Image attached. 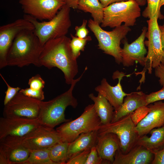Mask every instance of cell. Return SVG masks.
<instances>
[{
	"label": "cell",
	"mask_w": 164,
	"mask_h": 164,
	"mask_svg": "<svg viewBox=\"0 0 164 164\" xmlns=\"http://www.w3.org/2000/svg\"><path fill=\"white\" fill-rule=\"evenodd\" d=\"M147 5L142 13V15L149 19L156 17L158 19L164 18L162 14L159 5L160 0H146Z\"/></svg>",
	"instance_id": "83f0119b"
},
{
	"label": "cell",
	"mask_w": 164,
	"mask_h": 164,
	"mask_svg": "<svg viewBox=\"0 0 164 164\" xmlns=\"http://www.w3.org/2000/svg\"><path fill=\"white\" fill-rule=\"evenodd\" d=\"M29 87L36 90H43L45 85V82L40 75L37 74L32 77L28 81Z\"/></svg>",
	"instance_id": "e575fe53"
},
{
	"label": "cell",
	"mask_w": 164,
	"mask_h": 164,
	"mask_svg": "<svg viewBox=\"0 0 164 164\" xmlns=\"http://www.w3.org/2000/svg\"><path fill=\"white\" fill-rule=\"evenodd\" d=\"M43 47L33 30L22 31L16 36L8 51L7 66L22 67L32 64L40 67L39 60Z\"/></svg>",
	"instance_id": "7a4b0ae2"
},
{
	"label": "cell",
	"mask_w": 164,
	"mask_h": 164,
	"mask_svg": "<svg viewBox=\"0 0 164 164\" xmlns=\"http://www.w3.org/2000/svg\"><path fill=\"white\" fill-rule=\"evenodd\" d=\"M19 2L25 14L41 21L51 19L66 4L64 0H19Z\"/></svg>",
	"instance_id": "8fae6325"
},
{
	"label": "cell",
	"mask_w": 164,
	"mask_h": 164,
	"mask_svg": "<svg viewBox=\"0 0 164 164\" xmlns=\"http://www.w3.org/2000/svg\"><path fill=\"white\" fill-rule=\"evenodd\" d=\"M163 100H164V87L157 91L146 94V101L147 105L155 102Z\"/></svg>",
	"instance_id": "d590c367"
},
{
	"label": "cell",
	"mask_w": 164,
	"mask_h": 164,
	"mask_svg": "<svg viewBox=\"0 0 164 164\" xmlns=\"http://www.w3.org/2000/svg\"><path fill=\"white\" fill-rule=\"evenodd\" d=\"M153 153L154 158L152 164H164V148Z\"/></svg>",
	"instance_id": "f35d334b"
},
{
	"label": "cell",
	"mask_w": 164,
	"mask_h": 164,
	"mask_svg": "<svg viewBox=\"0 0 164 164\" xmlns=\"http://www.w3.org/2000/svg\"><path fill=\"white\" fill-rule=\"evenodd\" d=\"M150 110L147 106H145L138 108L132 112L131 117L135 124L136 125L146 116Z\"/></svg>",
	"instance_id": "f546056e"
},
{
	"label": "cell",
	"mask_w": 164,
	"mask_h": 164,
	"mask_svg": "<svg viewBox=\"0 0 164 164\" xmlns=\"http://www.w3.org/2000/svg\"><path fill=\"white\" fill-rule=\"evenodd\" d=\"M158 19L157 18L154 17L147 21L148 28L146 37L148 39V52L145 57V64L143 70L135 73L136 75H142L138 88H140L142 83L145 81V74L146 71L148 70V73L151 74L152 68H155L161 63L164 56Z\"/></svg>",
	"instance_id": "ba28073f"
},
{
	"label": "cell",
	"mask_w": 164,
	"mask_h": 164,
	"mask_svg": "<svg viewBox=\"0 0 164 164\" xmlns=\"http://www.w3.org/2000/svg\"><path fill=\"white\" fill-rule=\"evenodd\" d=\"M95 146L99 156L112 164L116 151L120 149V141L116 134L107 133L98 135Z\"/></svg>",
	"instance_id": "ffe728a7"
},
{
	"label": "cell",
	"mask_w": 164,
	"mask_h": 164,
	"mask_svg": "<svg viewBox=\"0 0 164 164\" xmlns=\"http://www.w3.org/2000/svg\"><path fill=\"white\" fill-rule=\"evenodd\" d=\"M140 6H144L147 3L146 0H134Z\"/></svg>",
	"instance_id": "7bdbcfd3"
},
{
	"label": "cell",
	"mask_w": 164,
	"mask_h": 164,
	"mask_svg": "<svg viewBox=\"0 0 164 164\" xmlns=\"http://www.w3.org/2000/svg\"><path fill=\"white\" fill-rule=\"evenodd\" d=\"M161 63H162V64L164 65V56L162 59V60L161 62Z\"/></svg>",
	"instance_id": "f6af8a7d"
},
{
	"label": "cell",
	"mask_w": 164,
	"mask_h": 164,
	"mask_svg": "<svg viewBox=\"0 0 164 164\" xmlns=\"http://www.w3.org/2000/svg\"><path fill=\"white\" fill-rule=\"evenodd\" d=\"M127 75L124 73L117 71L114 73L112 76L114 79H118V82L116 85L114 86L111 85L107 80L103 78L100 84L95 88L96 91L108 101L114 108V110L118 109L120 107L123 103L124 97L129 94L124 91L121 83L123 77Z\"/></svg>",
	"instance_id": "e0dca14e"
},
{
	"label": "cell",
	"mask_w": 164,
	"mask_h": 164,
	"mask_svg": "<svg viewBox=\"0 0 164 164\" xmlns=\"http://www.w3.org/2000/svg\"><path fill=\"white\" fill-rule=\"evenodd\" d=\"M0 76L7 87L6 91L5 92V96L4 101V104L5 105L15 96L21 89L19 87H13L10 86L1 73H0Z\"/></svg>",
	"instance_id": "d6a6232c"
},
{
	"label": "cell",
	"mask_w": 164,
	"mask_h": 164,
	"mask_svg": "<svg viewBox=\"0 0 164 164\" xmlns=\"http://www.w3.org/2000/svg\"><path fill=\"white\" fill-rule=\"evenodd\" d=\"M40 125L37 118L2 117L0 139L8 136L22 137Z\"/></svg>",
	"instance_id": "9a60e30c"
},
{
	"label": "cell",
	"mask_w": 164,
	"mask_h": 164,
	"mask_svg": "<svg viewBox=\"0 0 164 164\" xmlns=\"http://www.w3.org/2000/svg\"><path fill=\"white\" fill-rule=\"evenodd\" d=\"M146 94L142 91L129 93L124 99L123 103L117 110H114L112 122H114L132 113L138 108L147 106Z\"/></svg>",
	"instance_id": "44dd1931"
},
{
	"label": "cell",
	"mask_w": 164,
	"mask_h": 164,
	"mask_svg": "<svg viewBox=\"0 0 164 164\" xmlns=\"http://www.w3.org/2000/svg\"><path fill=\"white\" fill-rule=\"evenodd\" d=\"M155 69V75L159 78L160 85L164 87V65L161 63Z\"/></svg>",
	"instance_id": "74e56055"
},
{
	"label": "cell",
	"mask_w": 164,
	"mask_h": 164,
	"mask_svg": "<svg viewBox=\"0 0 164 164\" xmlns=\"http://www.w3.org/2000/svg\"><path fill=\"white\" fill-rule=\"evenodd\" d=\"M163 5H164V0H160L159 5V8L160 9L161 7Z\"/></svg>",
	"instance_id": "ee69618b"
},
{
	"label": "cell",
	"mask_w": 164,
	"mask_h": 164,
	"mask_svg": "<svg viewBox=\"0 0 164 164\" xmlns=\"http://www.w3.org/2000/svg\"><path fill=\"white\" fill-rule=\"evenodd\" d=\"M154 154L141 145H136L124 154L120 149L116 151L112 164H152Z\"/></svg>",
	"instance_id": "d6986e66"
},
{
	"label": "cell",
	"mask_w": 164,
	"mask_h": 164,
	"mask_svg": "<svg viewBox=\"0 0 164 164\" xmlns=\"http://www.w3.org/2000/svg\"><path fill=\"white\" fill-rule=\"evenodd\" d=\"M147 29L143 28L140 36L130 44L126 39L123 42L124 46L121 48V55L123 66L128 67L133 66L135 62L144 66L145 61V55L147 53L144 44Z\"/></svg>",
	"instance_id": "2e32d148"
},
{
	"label": "cell",
	"mask_w": 164,
	"mask_h": 164,
	"mask_svg": "<svg viewBox=\"0 0 164 164\" xmlns=\"http://www.w3.org/2000/svg\"><path fill=\"white\" fill-rule=\"evenodd\" d=\"M19 92L26 96L41 101H42L44 99V92L43 90H34L29 87L21 89Z\"/></svg>",
	"instance_id": "836d02e7"
},
{
	"label": "cell",
	"mask_w": 164,
	"mask_h": 164,
	"mask_svg": "<svg viewBox=\"0 0 164 164\" xmlns=\"http://www.w3.org/2000/svg\"><path fill=\"white\" fill-rule=\"evenodd\" d=\"M71 39L66 36L51 39L43 46L39 58L40 66L56 67L63 73L65 82L70 85L78 72L77 59L73 56Z\"/></svg>",
	"instance_id": "6da1fadb"
},
{
	"label": "cell",
	"mask_w": 164,
	"mask_h": 164,
	"mask_svg": "<svg viewBox=\"0 0 164 164\" xmlns=\"http://www.w3.org/2000/svg\"><path fill=\"white\" fill-rule=\"evenodd\" d=\"M131 113L116 121L101 124L97 131L98 135L109 133L116 134L120 140V149L124 154L136 145L139 138L136 130V125L131 117Z\"/></svg>",
	"instance_id": "9c48e42d"
},
{
	"label": "cell",
	"mask_w": 164,
	"mask_h": 164,
	"mask_svg": "<svg viewBox=\"0 0 164 164\" xmlns=\"http://www.w3.org/2000/svg\"><path fill=\"white\" fill-rule=\"evenodd\" d=\"M87 23V20L84 19L81 26L75 27L76 36L81 39H84L87 36L89 32L86 27Z\"/></svg>",
	"instance_id": "8d00e7d4"
},
{
	"label": "cell",
	"mask_w": 164,
	"mask_h": 164,
	"mask_svg": "<svg viewBox=\"0 0 164 164\" xmlns=\"http://www.w3.org/2000/svg\"><path fill=\"white\" fill-rule=\"evenodd\" d=\"M159 28L162 48L164 50V23L162 25H159Z\"/></svg>",
	"instance_id": "b9f144b4"
},
{
	"label": "cell",
	"mask_w": 164,
	"mask_h": 164,
	"mask_svg": "<svg viewBox=\"0 0 164 164\" xmlns=\"http://www.w3.org/2000/svg\"><path fill=\"white\" fill-rule=\"evenodd\" d=\"M110 164L99 156L95 146L91 149L85 164Z\"/></svg>",
	"instance_id": "4dcf8cb0"
},
{
	"label": "cell",
	"mask_w": 164,
	"mask_h": 164,
	"mask_svg": "<svg viewBox=\"0 0 164 164\" xmlns=\"http://www.w3.org/2000/svg\"><path fill=\"white\" fill-rule=\"evenodd\" d=\"M71 39L70 46L73 57L77 59L80 55L81 51H84L87 42L91 40L90 36H87L84 39H81L70 34Z\"/></svg>",
	"instance_id": "f1b7e54d"
},
{
	"label": "cell",
	"mask_w": 164,
	"mask_h": 164,
	"mask_svg": "<svg viewBox=\"0 0 164 164\" xmlns=\"http://www.w3.org/2000/svg\"><path fill=\"white\" fill-rule=\"evenodd\" d=\"M87 68L86 67L82 74L73 80L67 91L48 101H41L37 119L41 125L54 128L62 123L71 121L65 118V111L68 106L75 108L77 106V100L73 96V91Z\"/></svg>",
	"instance_id": "3957f363"
},
{
	"label": "cell",
	"mask_w": 164,
	"mask_h": 164,
	"mask_svg": "<svg viewBox=\"0 0 164 164\" xmlns=\"http://www.w3.org/2000/svg\"><path fill=\"white\" fill-rule=\"evenodd\" d=\"M150 111L136 126L139 137L147 135L152 129L164 125V102L160 101L147 105Z\"/></svg>",
	"instance_id": "ac0fdd59"
},
{
	"label": "cell",
	"mask_w": 164,
	"mask_h": 164,
	"mask_svg": "<svg viewBox=\"0 0 164 164\" xmlns=\"http://www.w3.org/2000/svg\"><path fill=\"white\" fill-rule=\"evenodd\" d=\"M101 125L94 104L86 107L81 115L75 119L64 122L56 130L62 141L70 143L81 134L97 130Z\"/></svg>",
	"instance_id": "5b68a950"
},
{
	"label": "cell",
	"mask_w": 164,
	"mask_h": 164,
	"mask_svg": "<svg viewBox=\"0 0 164 164\" xmlns=\"http://www.w3.org/2000/svg\"><path fill=\"white\" fill-rule=\"evenodd\" d=\"M99 25L91 19L88 21V26L98 41V48L113 56L116 63L120 64L122 63L120 43L131 29L123 24L114 28L111 31H107L103 30Z\"/></svg>",
	"instance_id": "8992f818"
},
{
	"label": "cell",
	"mask_w": 164,
	"mask_h": 164,
	"mask_svg": "<svg viewBox=\"0 0 164 164\" xmlns=\"http://www.w3.org/2000/svg\"><path fill=\"white\" fill-rule=\"evenodd\" d=\"M150 137L146 135L139 137L136 145L142 146L153 153L164 148V125L152 129Z\"/></svg>",
	"instance_id": "cb8c5ba5"
},
{
	"label": "cell",
	"mask_w": 164,
	"mask_h": 164,
	"mask_svg": "<svg viewBox=\"0 0 164 164\" xmlns=\"http://www.w3.org/2000/svg\"><path fill=\"white\" fill-rule=\"evenodd\" d=\"M140 5L134 0L116 2L104 8L101 26L114 28L123 22L128 27L133 26L141 15Z\"/></svg>",
	"instance_id": "52a82bcc"
},
{
	"label": "cell",
	"mask_w": 164,
	"mask_h": 164,
	"mask_svg": "<svg viewBox=\"0 0 164 164\" xmlns=\"http://www.w3.org/2000/svg\"><path fill=\"white\" fill-rule=\"evenodd\" d=\"M66 4L70 8L77 9L78 2L80 0H64Z\"/></svg>",
	"instance_id": "60d3db41"
},
{
	"label": "cell",
	"mask_w": 164,
	"mask_h": 164,
	"mask_svg": "<svg viewBox=\"0 0 164 164\" xmlns=\"http://www.w3.org/2000/svg\"><path fill=\"white\" fill-rule=\"evenodd\" d=\"M30 152L22 145L21 137L8 136L0 139V164H22Z\"/></svg>",
	"instance_id": "4fadbf2b"
},
{
	"label": "cell",
	"mask_w": 164,
	"mask_h": 164,
	"mask_svg": "<svg viewBox=\"0 0 164 164\" xmlns=\"http://www.w3.org/2000/svg\"><path fill=\"white\" fill-rule=\"evenodd\" d=\"M104 7L99 0H80L77 9L91 14L93 20L99 24L104 17Z\"/></svg>",
	"instance_id": "d4e9b609"
},
{
	"label": "cell",
	"mask_w": 164,
	"mask_h": 164,
	"mask_svg": "<svg viewBox=\"0 0 164 164\" xmlns=\"http://www.w3.org/2000/svg\"><path fill=\"white\" fill-rule=\"evenodd\" d=\"M22 164H54L50 159L48 148L31 151L27 159Z\"/></svg>",
	"instance_id": "4316f807"
},
{
	"label": "cell",
	"mask_w": 164,
	"mask_h": 164,
	"mask_svg": "<svg viewBox=\"0 0 164 164\" xmlns=\"http://www.w3.org/2000/svg\"><path fill=\"white\" fill-rule=\"evenodd\" d=\"M70 8L65 5L53 18L47 21L40 22L25 14L23 18L33 24V32L43 46L49 40L66 36L71 26Z\"/></svg>",
	"instance_id": "277c9868"
},
{
	"label": "cell",
	"mask_w": 164,
	"mask_h": 164,
	"mask_svg": "<svg viewBox=\"0 0 164 164\" xmlns=\"http://www.w3.org/2000/svg\"><path fill=\"white\" fill-rule=\"evenodd\" d=\"M33 24L24 19H19L0 27V69L7 66L8 51L14 39L21 32L33 30Z\"/></svg>",
	"instance_id": "7c38bea8"
},
{
	"label": "cell",
	"mask_w": 164,
	"mask_h": 164,
	"mask_svg": "<svg viewBox=\"0 0 164 164\" xmlns=\"http://www.w3.org/2000/svg\"><path fill=\"white\" fill-rule=\"evenodd\" d=\"M88 97L94 102L95 110L101 124L106 125L111 123L114 109L108 101L99 93L97 96L91 93L88 95Z\"/></svg>",
	"instance_id": "603a6c76"
},
{
	"label": "cell",
	"mask_w": 164,
	"mask_h": 164,
	"mask_svg": "<svg viewBox=\"0 0 164 164\" xmlns=\"http://www.w3.org/2000/svg\"><path fill=\"white\" fill-rule=\"evenodd\" d=\"M101 4L103 5L104 8L106 7L109 5L113 3L125 2L128 0H99Z\"/></svg>",
	"instance_id": "ab89813d"
},
{
	"label": "cell",
	"mask_w": 164,
	"mask_h": 164,
	"mask_svg": "<svg viewBox=\"0 0 164 164\" xmlns=\"http://www.w3.org/2000/svg\"><path fill=\"white\" fill-rule=\"evenodd\" d=\"M98 137L97 130L80 134L75 140L69 143L68 153L69 159L85 150L91 149L95 146Z\"/></svg>",
	"instance_id": "7402d4cb"
},
{
	"label": "cell",
	"mask_w": 164,
	"mask_h": 164,
	"mask_svg": "<svg viewBox=\"0 0 164 164\" xmlns=\"http://www.w3.org/2000/svg\"><path fill=\"white\" fill-rule=\"evenodd\" d=\"M41 101L19 92L9 102L4 105L3 117L37 118Z\"/></svg>",
	"instance_id": "30bf717a"
},
{
	"label": "cell",
	"mask_w": 164,
	"mask_h": 164,
	"mask_svg": "<svg viewBox=\"0 0 164 164\" xmlns=\"http://www.w3.org/2000/svg\"><path fill=\"white\" fill-rule=\"evenodd\" d=\"M21 139L22 145L30 151L47 148L62 141L56 130L41 125Z\"/></svg>",
	"instance_id": "5bb4252c"
},
{
	"label": "cell",
	"mask_w": 164,
	"mask_h": 164,
	"mask_svg": "<svg viewBox=\"0 0 164 164\" xmlns=\"http://www.w3.org/2000/svg\"><path fill=\"white\" fill-rule=\"evenodd\" d=\"M91 149L85 150L70 159L66 164H85Z\"/></svg>",
	"instance_id": "1f68e13d"
},
{
	"label": "cell",
	"mask_w": 164,
	"mask_h": 164,
	"mask_svg": "<svg viewBox=\"0 0 164 164\" xmlns=\"http://www.w3.org/2000/svg\"><path fill=\"white\" fill-rule=\"evenodd\" d=\"M69 143L62 141L48 148L50 158L54 164H66L69 159Z\"/></svg>",
	"instance_id": "484cf974"
}]
</instances>
